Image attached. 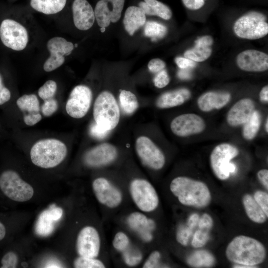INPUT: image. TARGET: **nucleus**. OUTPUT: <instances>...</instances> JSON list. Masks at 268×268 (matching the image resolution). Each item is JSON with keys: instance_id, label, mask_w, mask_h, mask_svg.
<instances>
[{"instance_id": "ea45409f", "label": "nucleus", "mask_w": 268, "mask_h": 268, "mask_svg": "<svg viewBox=\"0 0 268 268\" xmlns=\"http://www.w3.org/2000/svg\"><path fill=\"white\" fill-rule=\"evenodd\" d=\"M161 254L158 251H154L152 252L142 264L143 268H160V265Z\"/></svg>"}, {"instance_id": "a19ab883", "label": "nucleus", "mask_w": 268, "mask_h": 268, "mask_svg": "<svg viewBox=\"0 0 268 268\" xmlns=\"http://www.w3.org/2000/svg\"><path fill=\"white\" fill-rule=\"evenodd\" d=\"M18 256L13 252H9L2 257L1 263L2 268H15L18 263Z\"/></svg>"}, {"instance_id": "473e14b6", "label": "nucleus", "mask_w": 268, "mask_h": 268, "mask_svg": "<svg viewBox=\"0 0 268 268\" xmlns=\"http://www.w3.org/2000/svg\"><path fill=\"white\" fill-rule=\"evenodd\" d=\"M261 124L260 113L255 110L250 119L244 124L243 135L247 140L253 139L257 134Z\"/></svg>"}, {"instance_id": "bf43d9fd", "label": "nucleus", "mask_w": 268, "mask_h": 268, "mask_svg": "<svg viewBox=\"0 0 268 268\" xmlns=\"http://www.w3.org/2000/svg\"><path fill=\"white\" fill-rule=\"evenodd\" d=\"M236 171V166L232 163H230L228 166V171L229 173H234Z\"/></svg>"}, {"instance_id": "13d9d810", "label": "nucleus", "mask_w": 268, "mask_h": 268, "mask_svg": "<svg viewBox=\"0 0 268 268\" xmlns=\"http://www.w3.org/2000/svg\"><path fill=\"white\" fill-rule=\"evenodd\" d=\"M233 268H257V267H255V266H248V265H245L237 264V265H234Z\"/></svg>"}, {"instance_id": "c756f323", "label": "nucleus", "mask_w": 268, "mask_h": 268, "mask_svg": "<svg viewBox=\"0 0 268 268\" xmlns=\"http://www.w3.org/2000/svg\"><path fill=\"white\" fill-rule=\"evenodd\" d=\"M50 53L56 54L62 56L69 55L74 49V45L61 37H55L50 39L47 44Z\"/></svg>"}, {"instance_id": "ddd939ff", "label": "nucleus", "mask_w": 268, "mask_h": 268, "mask_svg": "<svg viewBox=\"0 0 268 268\" xmlns=\"http://www.w3.org/2000/svg\"><path fill=\"white\" fill-rule=\"evenodd\" d=\"M91 90L84 85H77L73 88L67 102L66 110L70 117L79 119L88 112L91 103Z\"/></svg>"}, {"instance_id": "4d7b16f0", "label": "nucleus", "mask_w": 268, "mask_h": 268, "mask_svg": "<svg viewBox=\"0 0 268 268\" xmlns=\"http://www.w3.org/2000/svg\"><path fill=\"white\" fill-rule=\"evenodd\" d=\"M6 230L4 225L0 221V241L3 239L5 235Z\"/></svg>"}, {"instance_id": "b1692460", "label": "nucleus", "mask_w": 268, "mask_h": 268, "mask_svg": "<svg viewBox=\"0 0 268 268\" xmlns=\"http://www.w3.org/2000/svg\"><path fill=\"white\" fill-rule=\"evenodd\" d=\"M146 22V14L139 6H131L125 13L123 23L127 32L131 36Z\"/></svg>"}, {"instance_id": "cd10ccee", "label": "nucleus", "mask_w": 268, "mask_h": 268, "mask_svg": "<svg viewBox=\"0 0 268 268\" xmlns=\"http://www.w3.org/2000/svg\"><path fill=\"white\" fill-rule=\"evenodd\" d=\"M215 262L214 256L204 250L194 252L187 259L188 264L195 268H209L214 265Z\"/></svg>"}, {"instance_id": "3c124183", "label": "nucleus", "mask_w": 268, "mask_h": 268, "mask_svg": "<svg viewBox=\"0 0 268 268\" xmlns=\"http://www.w3.org/2000/svg\"><path fill=\"white\" fill-rule=\"evenodd\" d=\"M184 5L191 10H197L201 8L205 3L206 0H182Z\"/></svg>"}, {"instance_id": "393cba45", "label": "nucleus", "mask_w": 268, "mask_h": 268, "mask_svg": "<svg viewBox=\"0 0 268 268\" xmlns=\"http://www.w3.org/2000/svg\"><path fill=\"white\" fill-rule=\"evenodd\" d=\"M139 7L146 15H156L165 20L170 19L172 15L170 8L157 0H144L139 3Z\"/></svg>"}, {"instance_id": "423d86ee", "label": "nucleus", "mask_w": 268, "mask_h": 268, "mask_svg": "<svg viewBox=\"0 0 268 268\" xmlns=\"http://www.w3.org/2000/svg\"><path fill=\"white\" fill-rule=\"evenodd\" d=\"M233 30L240 38L255 40L268 33L266 17L262 13L252 11L239 18L234 23Z\"/></svg>"}, {"instance_id": "f257e3e1", "label": "nucleus", "mask_w": 268, "mask_h": 268, "mask_svg": "<svg viewBox=\"0 0 268 268\" xmlns=\"http://www.w3.org/2000/svg\"><path fill=\"white\" fill-rule=\"evenodd\" d=\"M170 189L179 202L185 205L203 207L211 201L210 191L203 182L187 177L174 178L170 183Z\"/></svg>"}, {"instance_id": "e433bc0d", "label": "nucleus", "mask_w": 268, "mask_h": 268, "mask_svg": "<svg viewBox=\"0 0 268 268\" xmlns=\"http://www.w3.org/2000/svg\"><path fill=\"white\" fill-rule=\"evenodd\" d=\"M56 82L52 80L47 81L38 90L39 97L44 100L52 98L57 90Z\"/></svg>"}, {"instance_id": "a211bd4d", "label": "nucleus", "mask_w": 268, "mask_h": 268, "mask_svg": "<svg viewBox=\"0 0 268 268\" xmlns=\"http://www.w3.org/2000/svg\"><path fill=\"white\" fill-rule=\"evenodd\" d=\"M127 224L145 243H149L153 239L152 232L155 229V223L141 211H134L127 217Z\"/></svg>"}, {"instance_id": "0eeeda50", "label": "nucleus", "mask_w": 268, "mask_h": 268, "mask_svg": "<svg viewBox=\"0 0 268 268\" xmlns=\"http://www.w3.org/2000/svg\"><path fill=\"white\" fill-rule=\"evenodd\" d=\"M0 189L7 197L18 202L28 201L34 195L32 187L12 170L5 171L0 175Z\"/></svg>"}, {"instance_id": "49530a36", "label": "nucleus", "mask_w": 268, "mask_h": 268, "mask_svg": "<svg viewBox=\"0 0 268 268\" xmlns=\"http://www.w3.org/2000/svg\"><path fill=\"white\" fill-rule=\"evenodd\" d=\"M165 66L164 62L158 58L150 60L147 66L149 71L155 74L164 69Z\"/></svg>"}, {"instance_id": "6e6d98bb", "label": "nucleus", "mask_w": 268, "mask_h": 268, "mask_svg": "<svg viewBox=\"0 0 268 268\" xmlns=\"http://www.w3.org/2000/svg\"><path fill=\"white\" fill-rule=\"evenodd\" d=\"M260 98L263 102H268V86H265L261 90L260 93Z\"/></svg>"}, {"instance_id": "4468645a", "label": "nucleus", "mask_w": 268, "mask_h": 268, "mask_svg": "<svg viewBox=\"0 0 268 268\" xmlns=\"http://www.w3.org/2000/svg\"><path fill=\"white\" fill-rule=\"evenodd\" d=\"M205 128V123L200 116L193 113L180 115L171 122L172 133L178 136L185 137L201 133Z\"/></svg>"}, {"instance_id": "39448f33", "label": "nucleus", "mask_w": 268, "mask_h": 268, "mask_svg": "<svg viewBox=\"0 0 268 268\" xmlns=\"http://www.w3.org/2000/svg\"><path fill=\"white\" fill-rule=\"evenodd\" d=\"M130 197L140 211L144 213L154 211L158 206L159 200L153 185L147 180L135 178L129 186Z\"/></svg>"}, {"instance_id": "5701e85b", "label": "nucleus", "mask_w": 268, "mask_h": 268, "mask_svg": "<svg viewBox=\"0 0 268 268\" xmlns=\"http://www.w3.org/2000/svg\"><path fill=\"white\" fill-rule=\"evenodd\" d=\"M191 97V92L187 88H181L166 92L157 99L156 106L161 109H166L180 106Z\"/></svg>"}, {"instance_id": "2f4dec72", "label": "nucleus", "mask_w": 268, "mask_h": 268, "mask_svg": "<svg viewBox=\"0 0 268 268\" xmlns=\"http://www.w3.org/2000/svg\"><path fill=\"white\" fill-rule=\"evenodd\" d=\"M119 99L122 110L126 114H133L138 107L136 96L130 91L122 90L119 95Z\"/></svg>"}, {"instance_id": "09e8293b", "label": "nucleus", "mask_w": 268, "mask_h": 268, "mask_svg": "<svg viewBox=\"0 0 268 268\" xmlns=\"http://www.w3.org/2000/svg\"><path fill=\"white\" fill-rule=\"evenodd\" d=\"M10 97V92L3 85L2 78L0 74V105L9 101Z\"/></svg>"}, {"instance_id": "a18cd8bd", "label": "nucleus", "mask_w": 268, "mask_h": 268, "mask_svg": "<svg viewBox=\"0 0 268 268\" xmlns=\"http://www.w3.org/2000/svg\"><path fill=\"white\" fill-rule=\"evenodd\" d=\"M89 132L93 137L97 139H103L109 134L110 131L105 130L94 122L90 126Z\"/></svg>"}, {"instance_id": "5fc2aeb1", "label": "nucleus", "mask_w": 268, "mask_h": 268, "mask_svg": "<svg viewBox=\"0 0 268 268\" xmlns=\"http://www.w3.org/2000/svg\"><path fill=\"white\" fill-rule=\"evenodd\" d=\"M178 77L182 79H189L191 77V73L189 68H181L178 72Z\"/></svg>"}, {"instance_id": "6ab92c4d", "label": "nucleus", "mask_w": 268, "mask_h": 268, "mask_svg": "<svg viewBox=\"0 0 268 268\" xmlns=\"http://www.w3.org/2000/svg\"><path fill=\"white\" fill-rule=\"evenodd\" d=\"M73 23L80 30L89 29L95 19L92 6L86 0H74L72 4Z\"/></svg>"}, {"instance_id": "7ed1b4c3", "label": "nucleus", "mask_w": 268, "mask_h": 268, "mask_svg": "<svg viewBox=\"0 0 268 268\" xmlns=\"http://www.w3.org/2000/svg\"><path fill=\"white\" fill-rule=\"evenodd\" d=\"M67 154L66 145L56 139H45L37 141L30 150L32 163L41 168H51L60 164Z\"/></svg>"}, {"instance_id": "864d4df0", "label": "nucleus", "mask_w": 268, "mask_h": 268, "mask_svg": "<svg viewBox=\"0 0 268 268\" xmlns=\"http://www.w3.org/2000/svg\"><path fill=\"white\" fill-rule=\"evenodd\" d=\"M257 176L260 182L263 184L267 190L268 189V170L262 169L260 170Z\"/></svg>"}, {"instance_id": "c03bdc74", "label": "nucleus", "mask_w": 268, "mask_h": 268, "mask_svg": "<svg viewBox=\"0 0 268 268\" xmlns=\"http://www.w3.org/2000/svg\"><path fill=\"white\" fill-rule=\"evenodd\" d=\"M153 82L154 85L159 88L167 85L170 82V77L166 70L163 69L156 73Z\"/></svg>"}, {"instance_id": "a878e982", "label": "nucleus", "mask_w": 268, "mask_h": 268, "mask_svg": "<svg viewBox=\"0 0 268 268\" xmlns=\"http://www.w3.org/2000/svg\"><path fill=\"white\" fill-rule=\"evenodd\" d=\"M242 201L247 215L251 220L258 223L266 221L268 217L252 196L245 195Z\"/></svg>"}, {"instance_id": "f03ea898", "label": "nucleus", "mask_w": 268, "mask_h": 268, "mask_svg": "<svg viewBox=\"0 0 268 268\" xmlns=\"http://www.w3.org/2000/svg\"><path fill=\"white\" fill-rule=\"evenodd\" d=\"M227 259L237 264L256 266L263 262L266 251L256 239L244 235L235 237L226 249Z\"/></svg>"}, {"instance_id": "4be33fe9", "label": "nucleus", "mask_w": 268, "mask_h": 268, "mask_svg": "<svg viewBox=\"0 0 268 268\" xmlns=\"http://www.w3.org/2000/svg\"><path fill=\"white\" fill-rule=\"evenodd\" d=\"M213 43L212 38L208 35L201 37L195 41L194 47L184 53V57L196 62H201L207 59L211 55V46Z\"/></svg>"}, {"instance_id": "f3484780", "label": "nucleus", "mask_w": 268, "mask_h": 268, "mask_svg": "<svg viewBox=\"0 0 268 268\" xmlns=\"http://www.w3.org/2000/svg\"><path fill=\"white\" fill-rule=\"evenodd\" d=\"M236 63L243 70L262 72L268 68V55L258 50H247L238 55Z\"/></svg>"}, {"instance_id": "20e7f679", "label": "nucleus", "mask_w": 268, "mask_h": 268, "mask_svg": "<svg viewBox=\"0 0 268 268\" xmlns=\"http://www.w3.org/2000/svg\"><path fill=\"white\" fill-rule=\"evenodd\" d=\"M95 122L105 130L111 131L119 123L120 112L117 101L110 92H102L96 98L93 107Z\"/></svg>"}, {"instance_id": "603ef678", "label": "nucleus", "mask_w": 268, "mask_h": 268, "mask_svg": "<svg viewBox=\"0 0 268 268\" xmlns=\"http://www.w3.org/2000/svg\"><path fill=\"white\" fill-rule=\"evenodd\" d=\"M42 119L39 113L25 115L24 122L28 126H32L38 123Z\"/></svg>"}, {"instance_id": "37998d69", "label": "nucleus", "mask_w": 268, "mask_h": 268, "mask_svg": "<svg viewBox=\"0 0 268 268\" xmlns=\"http://www.w3.org/2000/svg\"><path fill=\"white\" fill-rule=\"evenodd\" d=\"M58 104L56 100L53 98L44 100L42 106V112L45 116H50L58 109Z\"/></svg>"}, {"instance_id": "052dcab7", "label": "nucleus", "mask_w": 268, "mask_h": 268, "mask_svg": "<svg viewBox=\"0 0 268 268\" xmlns=\"http://www.w3.org/2000/svg\"><path fill=\"white\" fill-rule=\"evenodd\" d=\"M268 119L267 118V120H266V124H265V129H266V131H267V132L268 133Z\"/></svg>"}, {"instance_id": "c85d7f7f", "label": "nucleus", "mask_w": 268, "mask_h": 268, "mask_svg": "<svg viewBox=\"0 0 268 268\" xmlns=\"http://www.w3.org/2000/svg\"><path fill=\"white\" fill-rule=\"evenodd\" d=\"M199 218L198 214L193 213L189 217L186 224H182L178 227L176 238L179 243L183 246L188 245L193 229L198 224Z\"/></svg>"}, {"instance_id": "1a4fd4ad", "label": "nucleus", "mask_w": 268, "mask_h": 268, "mask_svg": "<svg viewBox=\"0 0 268 268\" xmlns=\"http://www.w3.org/2000/svg\"><path fill=\"white\" fill-rule=\"evenodd\" d=\"M238 154L237 148L229 143L220 144L213 149L210 156V165L219 179L224 180L229 177L228 166L230 161Z\"/></svg>"}, {"instance_id": "bb28decb", "label": "nucleus", "mask_w": 268, "mask_h": 268, "mask_svg": "<svg viewBox=\"0 0 268 268\" xmlns=\"http://www.w3.org/2000/svg\"><path fill=\"white\" fill-rule=\"evenodd\" d=\"M67 0H31L30 5L35 10L45 14H53L61 11Z\"/></svg>"}, {"instance_id": "79ce46f5", "label": "nucleus", "mask_w": 268, "mask_h": 268, "mask_svg": "<svg viewBox=\"0 0 268 268\" xmlns=\"http://www.w3.org/2000/svg\"><path fill=\"white\" fill-rule=\"evenodd\" d=\"M254 198L258 204L268 216V193L262 191H257L254 194Z\"/></svg>"}, {"instance_id": "9d476101", "label": "nucleus", "mask_w": 268, "mask_h": 268, "mask_svg": "<svg viewBox=\"0 0 268 268\" xmlns=\"http://www.w3.org/2000/svg\"><path fill=\"white\" fill-rule=\"evenodd\" d=\"M92 187L98 201L108 208H116L122 204L123 195L121 191L107 179H95Z\"/></svg>"}, {"instance_id": "8fccbe9b", "label": "nucleus", "mask_w": 268, "mask_h": 268, "mask_svg": "<svg viewBox=\"0 0 268 268\" xmlns=\"http://www.w3.org/2000/svg\"><path fill=\"white\" fill-rule=\"evenodd\" d=\"M198 225L199 228H206L210 230L213 225V220L209 214L204 213L201 217L199 218Z\"/></svg>"}, {"instance_id": "c9c22d12", "label": "nucleus", "mask_w": 268, "mask_h": 268, "mask_svg": "<svg viewBox=\"0 0 268 268\" xmlns=\"http://www.w3.org/2000/svg\"><path fill=\"white\" fill-rule=\"evenodd\" d=\"M73 267L76 268H104L106 265L97 258L78 256L73 261Z\"/></svg>"}, {"instance_id": "58836bf2", "label": "nucleus", "mask_w": 268, "mask_h": 268, "mask_svg": "<svg viewBox=\"0 0 268 268\" xmlns=\"http://www.w3.org/2000/svg\"><path fill=\"white\" fill-rule=\"evenodd\" d=\"M210 230L206 228H199L193 236L192 245L195 248L203 246L209 239Z\"/></svg>"}, {"instance_id": "f8f14e48", "label": "nucleus", "mask_w": 268, "mask_h": 268, "mask_svg": "<svg viewBox=\"0 0 268 268\" xmlns=\"http://www.w3.org/2000/svg\"><path fill=\"white\" fill-rule=\"evenodd\" d=\"M75 247L78 256L97 258L101 247L98 230L92 226L83 227L77 236Z\"/></svg>"}, {"instance_id": "412c9836", "label": "nucleus", "mask_w": 268, "mask_h": 268, "mask_svg": "<svg viewBox=\"0 0 268 268\" xmlns=\"http://www.w3.org/2000/svg\"><path fill=\"white\" fill-rule=\"evenodd\" d=\"M231 95L226 92L210 91L202 94L198 99V105L201 110L209 112L225 106L230 101Z\"/></svg>"}, {"instance_id": "72a5a7b5", "label": "nucleus", "mask_w": 268, "mask_h": 268, "mask_svg": "<svg viewBox=\"0 0 268 268\" xmlns=\"http://www.w3.org/2000/svg\"><path fill=\"white\" fill-rule=\"evenodd\" d=\"M16 104L23 111L29 112V114L39 113L40 106L38 99L35 94H25L19 97Z\"/></svg>"}, {"instance_id": "6e6552de", "label": "nucleus", "mask_w": 268, "mask_h": 268, "mask_svg": "<svg viewBox=\"0 0 268 268\" xmlns=\"http://www.w3.org/2000/svg\"><path fill=\"white\" fill-rule=\"evenodd\" d=\"M0 38L4 45L15 51L23 50L28 42L26 29L19 22L10 19L1 22Z\"/></svg>"}, {"instance_id": "9b49d317", "label": "nucleus", "mask_w": 268, "mask_h": 268, "mask_svg": "<svg viewBox=\"0 0 268 268\" xmlns=\"http://www.w3.org/2000/svg\"><path fill=\"white\" fill-rule=\"evenodd\" d=\"M136 153L147 167L154 170H159L164 165L165 158L161 150L148 137L139 136L135 141Z\"/></svg>"}, {"instance_id": "2eb2a0df", "label": "nucleus", "mask_w": 268, "mask_h": 268, "mask_svg": "<svg viewBox=\"0 0 268 268\" xmlns=\"http://www.w3.org/2000/svg\"><path fill=\"white\" fill-rule=\"evenodd\" d=\"M125 0H100L96 4L94 15L101 28L107 27L111 22H117L121 18Z\"/></svg>"}, {"instance_id": "f704fd0d", "label": "nucleus", "mask_w": 268, "mask_h": 268, "mask_svg": "<svg viewBox=\"0 0 268 268\" xmlns=\"http://www.w3.org/2000/svg\"><path fill=\"white\" fill-rule=\"evenodd\" d=\"M167 33V29L164 25L156 21H148L144 28V34L153 41L163 38Z\"/></svg>"}, {"instance_id": "7c9ffc66", "label": "nucleus", "mask_w": 268, "mask_h": 268, "mask_svg": "<svg viewBox=\"0 0 268 268\" xmlns=\"http://www.w3.org/2000/svg\"><path fill=\"white\" fill-rule=\"evenodd\" d=\"M125 264L129 267H134L138 265L143 258L141 252L133 243L127 246L120 253Z\"/></svg>"}, {"instance_id": "de8ad7c7", "label": "nucleus", "mask_w": 268, "mask_h": 268, "mask_svg": "<svg viewBox=\"0 0 268 268\" xmlns=\"http://www.w3.org/2000/svg\"><path fill=\"white\" fill-rule=\"evenodd\" d=\"M175 61L178 67L180 68H192L195 67L196 66V62L185 57H177Z\"/></svg>"}, {"instance_id": "4c0bfd02", "label": "nucleus", "mask_w": 268, "mask_h": 268, "mask_svg": "<svg viewBox=\"0 0 268 268\" xmlns=\"http://www.w3.org/2000/svg\"><path fill=\"white\" fill-rule=\"evenodd\" d=\"M64 56L50 53V57L46 60L43 65V68L45 71L50 72L61 67L65 62Z\"/></svg>"}, {"instance_id": "aec40b11", "label": "nucleus", "mask_w": 268, "mask_h": 268, "mask_svg": "<svg viewBox=\"0 0 268 268\" xmlns=\"http://www.w3.org/2000/svg\"><path fill=\"white\" fill-rule=\"evenodd\" d=\"M255 103L249 98L237 101L229 110L227 116L228 124L232 127L244 125L255 111Z\"/></svg>"}, {"instance_id": "dca6fc26", "label": "nucleus", "mask_w": 268, "mask_h": 268, "mask_svg": "<svg viewBox=\"0 0 268 268\" xmlns=\"http://www.w3.org/2000/svg\"><path fill=\"white\" fill-rule=\"evenodd\" d=\"M117 156V150L113 145L103 143L88 150L83 156V161L88 167L98 168L113 162Z\"/></svg>"}]
</instances>
